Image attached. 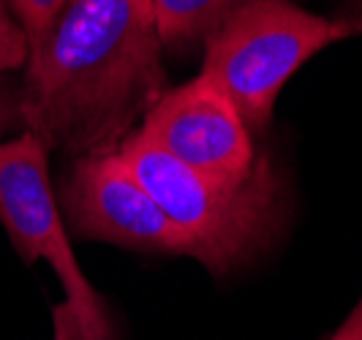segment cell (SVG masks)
<instances>
[{"instance_id":"obj_7","label":"cell","mask_w":362,"mask_h":340,"mask_svg":"<svg viewBox=\"0 0 362 340\" xmlns=\"http://www.w3.org/2000/svg\"><path fill=\"white\" fill-rule=\"evenodd\" d=\"M245 0H150L163 49L191 52Z\"/></svg>"},{"instance_id":"obj_4","label":"cell","mask_w":362,"mask_h":340,"mask_svg":"<svg viewBox=\"0 0 362 340\" xmlns=\"http://www.w3.org/2000/svg\"><path fill=\"white\" fill-rule=\"evenodd\" d=\"M0 223L28 264L47 262L60 278L66 305L76 313L85 340H115L104 303L71 251L49 182V150L30 131L0 142Z\"/></svg>"},{"instance_id":"obj_10","label":"cell","mask_w":362,"mask_h":340,"mask_svg":"<svg viewBox=\"0 0 362 340\" xmlns=\"http://www.w3.org/2000/svg\"><path fill=\"white\" fill-rule=\"evenodd\" d=\"M52 340H85L76 313L66 303L52 307Z\"/></svg>"},{"instance_id":"obj_5","label":"cell","mask_w":362,"mask_h":340,"mask_svg":"<svg viewBox=\"0 0 362 340\" xmlns=\"http://www.w3.org/2000/svg\"><path fill=\"white\" fill-rule=\"evenodd\" d=\"M66 229L134 251L188 256V240L117 153L71 158L60 185Z\"/></svg>"},{"instance_id":"obj_1","label":"cell","mask_w":362,"mask_h":340,"mask_svg":"<svg viewBox=\"0 0 362 340\" xmlns=\"http://www.w3.org/2000/svg\"><path fill=\"white\" fill-rule=\"evenodd\" d=\"M166 82L150 0H69L30 47L17 115L49 153H115Z\"/></svg>"},{"instance_id":"obj_2","label":"cell","mask_w":362,"mask_h":340,"mask_svg":"<svg viewBox=\"0 0 362 340\" xmlns=\"http://www.w3.org/2000/svg\"><path fill=\"white\" fill-rule=\"evenodd\" d=\"M115 153L185 234L188 256L216 275L251 262L278 229L281 185L264 156L251 177L226 185L175 161L136 131Z\"/></svg>"},{"instance_id":"obj_3","label":"cell","mask_w":362,"mask_h":340,"mask_svg":"<svg viewBox=\"0 0 362 340\" xmlns=\"http://www.w3.org/2000/svg\"><path fill=\"white\" fill-rule=\"evenodd\" d=\"M362 33V19H332L291 0H245L204 38L202 74L237 109L251 136L264 134L281 90L316 52Z\"/></svg>"},{"instance_id":"obj_8","label":"cell","mask_w":362,"mask_h":340,"mask_svg":"<svg viewBox=\"0 0 362 340\" xmlns=\"http://www.w3.org/2000/svg\"><path fill=\"white\" fill-rule=\"evenodd\" d=\"M66 3L69 0H8V8L22 25L30 47H36L47 36V30L52 28V22L63 11Z\"/></svg>"},{"instance_id":"obj_6","label":"cell","mask_w":362,"mask_h":340,"mask_svg":"<svg viewBox=\"0 0 362 340\" xmlns=\"http://www.w3.org/2000/svg\"><path fill=\"white\" fill-rule=\"evenodd\" d=\"M136 134L202 177L226 185L248 180L262 161L232 101L204 74L166 90Z\"/></svg>"},{"instance_id":"obj_11","label":"cell","mask_w":362,"mask_h":340,"mask_svg":"<svg viewBox=\"0 0 362 340\" xmlns=\"http://www.w3.org/2000/svg\"><path fill=\"white\" fill-rule=\"evenodd\" d=\"M329 340H362V297L354 305V310L346 316V322L332 332Z\"/></svg>"},{"instance_id":"obj_9","label":"cell","mask_w":362,"mask_h":340,"mask_svg":"<svg viewBox=\"0 0 362 340\" xmlns=\"http://www.w3.org/2000/svg\"><path fill=\"white\" fill-rule=\"evenodd\" d=\"M30 54V41L22 25L8 8V0H0V76L14 69H25Z\"/></svg>"}]
</instances>
